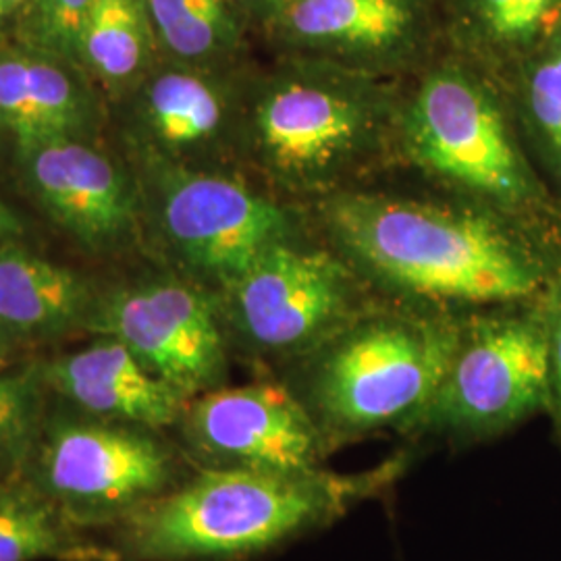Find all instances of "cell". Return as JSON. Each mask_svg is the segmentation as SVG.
<instances>
[{"mask_svg":"<svg viewBox=\"0 0 561 561\" xmlns=\"http://www.w3.org/2000/svg\"><path fill=\"white\" fill-rule=\"evenodd\" d=\"M405 458L362 474L208 468L129 516L140 561L238 560L322 528L396 481Z\"/></svg>","mask_w":561,"mask_h":561,"instance_id":"obj_1","label":"cell"},{"mask_svg":"<svg viewBox=\"0 0 561 561\" xmlns=\"http://www.w3.org/2000/svg\"><path fill=\"white\" fill-rule=\"evenodd\" d=\"M333 213L341 238L379 275L433 300H542L558 271L530 241L479 215L382 198H347Z\"/></svg>","mask_w":561,"mask_h":561,"instance_id":"obj_2","label":"cell"},{"mask_svg":"<svg viewBox=\"0 0 561 561\" xmlns=\"http://www.w3.org/2000/svg\"><path fill=\"white\" fill-rule=\"evenodd\" d=\"M460 327L385 314L352 321L321 347L296 393L331 454L387 426L410 431L435 398Z\"/></svg>","mask_w":561,"mask_h":561,"instance_id":"obj_3","label":"cell"},{"mask_svg":"<svg viewBox=\"0 0 561 561\" xmlns=\"http://www.w3.org/2000/svg\"><path fill=\"white\" fill-rule=\"evenodd\" d=\"M551 396L545 298L500 306L460 329L435 398L408 433L477 445L547 414Z\"/></svg>","mask_w":561,"mask_h":561,"instance_id":"obj_4","label":"cell"},{"mask_svg":"<svg viewBox=\"0 0 561 561\" xmlns=\"http://www.w3.org/2000/svg\"><path fill=\"white\" fill-rule=\"evenodd\" d=\"M410 140L428 167L512 210H539L545 202L500 106L472 81H426L410 113Z\"/></svg>","mask_w":561,"mask_h":561,"instance_id":"obj_5","label":"cell"},{"mask_svg":"<svg viewBox=\"0 0 561 561\" xmlns=\"http://www.w3.org/2000/svg\"><path fill=\"white\" fill-rule=\"evenodd\" d=\"M34 454L42 493L78 518L134 512L173 477L161 442L108 422L57 419L42 431Z\"/></svg>","mask_w":561,"mask_h":561,"instance_id":"obj_6","label":"cell"},{"mask_svg":"<svg viewBox=\"0 0 561 561\" xmlns=\"http://www.w3.org/2000/svg\"><path fill=\"white\" fill-rule=\"evenodd\" d=\"M88 329L121 341L159 379L194 398L219 387L225 335L215 304L173 279L144 280L96 300Z\"/></svg>","mask_w":561,"mask_h":561,"instance_id":"obj_7","label":"cell"},{"mask_svg":"<svg viewBox=\"0 0 561 561\" xmlns=\"http://www.w3.org/2000/svg\"><path fill=\"white\" fill-rule=\"evenodd\" d=\"M227 289L233 327L264 354L314 352L352 322L347 280L319 252L277 243Z\"/></svg>","mask_w":561,"mask_h":561,"instance_id":"obj_8","label":"cell"},{"mask_svg":"<svg viewBox=\"0 0 561 561\" xmlns=\"http://www.w3.org/2000/svg\"><path fill=\"white\" fill-rule=\"evenodd\" d=\"M183 431L210 468L306 472L331 456L306 405L279 382L204 391L183 410Z\"/></svg>","mask_w":561,"mask_h":561,"instance_id":"obj_9","label":"cell"},{"mask_svg":"<svg viewBox=\"0 0 561 561\" xmlns=\"http://www.w3.org/2000/svg\"><path fill=\"white\" fill-rule=\"evenodd\" d=\"M162 227L181 259L231 285L280 243L285 217L273 202L219 175L180 173L162 187Z\"/></svg>","mask_w":561,"mask_h":561,"instance_id":"obj_10","label":"cell"},{"mask_svg":"<svg viewBox=\"0 0 561 561\" xmlns=\"http://www.w3.org/2000/svg\"><path fill=\"white\" fill-rule=\"evenodd\" d=\"M23 175L46 213L92 250H113L131 236L136 196L106 152L81 138L20 148Z\"/></svg>","mask_w":561,"mask_h":561,"instance_id":"obj_11","label":"cell"},{"mask_svg":"<svg viewBox=\"0 0 561 561\" xmlns=\"http://www.w3.org/2000/svg\"><path fill=\"white\" fill-rule=\"evenodd\" d=\"M44 385L81 410L146 428L183 416L185 398L152 375L121 341L104 337L41 368Z\"/></svg>","mask_w":561,"mask_h":561,"instance_id":"obj_12","label":"cell"},{"mask_svg":"<svg viewBox=\"0 0 561 561\" xmlns=\"http://www.w3.org/2000/svg\"><path fill=\"white\" fill-rule=\"evenodd\" d=\"M80 67L30 46L0 48V129L18 148L81 138L92 119Z\"/></svg>","mask_w":561,"mask_h":561,"instance_id":"obj_13","label":"cell"},{"mask_svg":"<svg viewBox=\"0 0 561 561\" xmlns=\"http://www.w3.org/2000/svg\"><path fill=\"white\" fill-rule=\"evenodd\" d=\"M262 150L283 171L308 173L337 161L360 131V113L329 90L289 83L256 111Z\"/></svg>","mask_w":561,"mask_h":561,"instance_id":"obj_14","label":"cell"},{"mask_svg":"<svg viewBox=\"0 0 561 561\" xmlns=\"http://www.w3.org/2000/svg\"><path fill=\"white\" fill-rule=\"evenodd\" d=\"M90 283L15 241L0 248V331L11 340L57 337L88 324L96 306Z\"/></svg>","mask_w":561,"mask_h":561,"instance_id":"obj_15","label":"cell"},{"mask_svg":"<svg viewBox=\"0 0 561 561\" xmlns=\"http://www.w3.org/2000/svg\"><path fill=\"white\" fill-rule=\"evenodd\" d=\"M117 561L80 541L65 524L59 505L42 491L0 484V561Z\"/></svg>","mask_w":561,"mask_h":561,"instance_id":"obj_16","label":"cell"},{"mask_svg":"<svg viewBox=\"0 0 561 561\" xmlns=\"http://www.w3.org/2000/svg\"><path fill=\"white\" fill-rule=\"evenodd\" d=\"M141 119L167 150H187L217 136L225 119L221 92L198 73L169 69L144 85Z\"/></svg>","mask_w":561,"mask_h":561,"instance_id":"obj_17","label":"cell"},{"mask_svg":"<svg viewBox=\"0 0 561 561\" xmlns=\"http://www.w3.org/2000/svg\"><path fill=\"white\" fill-rule=\"evenodd\" d=\"M154 32L144 0H94L80 42V69L111 90L144 73Z\"/></svg>","mask_w":561,"mask_h":561,"instance_id":"obj_18","label":"cell"},{"mask_svg":"<svg viewBox=\"0 0 561 561\" xmlns=\"http://www.w3.org/2000/svg\"><path fill=\"white\" fill-rule=\"evenodd\" d=\"M289 23L312 41L385 46L403 34L408 11L401 0H296Z\"/></svg>","mask_w":561,"mask_h":561,"instance_id":"obj_19","label":"cell"},{"mask_svg":"<svg viewBox=\"0 0 561 561\" xmlns=\"http://www.w3.org/2000/svg\"><path fill=\"white\" fill-rule=\"evenodd\" d=\"M154 38L185 60L215 57L233 44L227 0H144Z\"/></svg>","mask_w":561,"mask_h":561,"instance_id":"obj_20","label":"cell"},{"mask_svg":"<svg viewBox=\"0 0 561 561\" xmlns=\"http://www.w3.org/2000/svg\"><path fill=\"white\" fill-rule=\"evenodd\" d=\"M41 368L0 373V479H11L32 458L42 435Z\"/></svg>","mask_w":561,"mask_h":561,"instance_id":"obj_21","label":"cell"},{"mask_svg":"<svg viewBox=\"0 0 561 561\" xmlns=\"http://www.w3.org/2000/svg\"><path fill=\"white\" fill-rule=\"evenodd\" d=\"M94 0H30L18 15L20 44L80 67V42Z\"/></svg>","mask_w":561,"mask_h":561,"instance_id":"obj_22","label":"cell"},{"mask_svg":"<svg viewBox=\"0 0 561 561\" xmlns=\"http://www.w3.org/2000/svg\"><path fill=\"white\" fill-rule=\"evenodd\" d=\"M524 101L539 138L561 159V30L526 71Z\"/></svg>","mask_w":561,"mask_h":561,"instance_id":"obj_23","label":"cell"},{"mask_svg":"<svg viewBox=\"0 0 561 561\" xmlns=\"http://www.w3.org/2000/svg\"><path fill=\"white\" fill-rule=\"evenodd\" d=\"M560 0H481L482 20L489 32L505 44L530 46L556 21Z\"/></svg>","mask_w":561,"mask_h":561,"instance_id":"obj_24","label":"cell"},{"mask_svg":"<svg viewBox=\"0 0 561 561\" xmlns=\"http://www.w3.org/2000/svg\"><path fill=\"white\" fill-rule=\"evenodd\" d=\"M545 312H547V331H549V379H551V396H549V419L553 424L556 443L561 447V268L556 271L551 287L545 296Z\"/></svg>","mask_w":561,"mask_h":561,"instance_id":"obj_25","label":"cell"},{"mask_svg":"<svg viewBox=\"0 0 561 561\" xmlns=\"http://www.w3.org/2000/svg\"><path fill=\"white\" fill-rule=\"evenodd\" d=\"M23 221L20 215L0 198V248L21 238Z\"/></svg>","mask_w":561,"mask_h":561,"instance_id":"obj_26","label":"cell"},{"mask_svg":"<svg viewBox=\"0 0 561 561\" xmlns=\"http://www.w3.org/2000/svg\"><path fill=\"white\" fill-rule=\"evenodd\" d=\"M11 337L0 335V373L7 370L9 366V358H11Z\"/></svg>","mask_w":561,"mask_h":561,"instance_id":"obj_27","label":"cell"},{"mask_svg":"<svg viewBox=\"0 0 561 561\" xmlns=\"http://www.w3.org/2000/svg\"><path fill=\"white\" fill-rule=\"evenodd\" d=\"M27 2H30V0H0V4L9 11V15H11V18H13V15L18 18L21 11L27 7Z\"/></svg>","mask_w":561,"mask_h":561,"instance_id":"obj_28","label":"cell"},{"mask_svg":"<svg viewBox=\"0 0 561 561\" xmlns=\"http://www.w3.org/2000/svg\"><path fill=\"white\" fill-rule=\"evenodd\" d=\"M245 2H250V4H254V7L268 9V7H289V4H294L296 0H245Z\"/></svg>","mask_w":561,"mask_h":561,"instance_id":"obj_29","label":"cell"},{"mask_svg":"<svg viewBox=\"0 0 561 561\" xmlns=\"http://www.w3.org/2000/svg\"><path fill=\"white\" fill-rule=\"evenodd\" d=\"M9 18H11V15H9V11H7V9L0 4V23H2L4 20H9Z\"/></svg>","mask_w":561,"mask_h":561,"instance_id":"obj_30","label":"cell"},{"mask_svg":"<svg viewBox=\"0 0 561 561\" xmlns=\"http://www.w3.org/2000/svg\"><path fill=\"white\" fill-rule=\"evenodd\" d=\"M0 335H4V333H2V331H0Z\"/></svg>","mask_w":561,"mask_h":561,"instance_id":"obj_31","label":"cell"},{"mask_svg":"<svg viewBox=\"0 0 561 561\" xmlns=\"http://www.w3.org/2000/svg\"><path fill=\"white\" fill-rule=\"evenodd\" d=\"M558 162H560V167H561V159H560V161H558Z\"/></svg>","mask_w":561,"mask_h":561,"instance_id":"obj_32","label":"cell"}]
</instances>
